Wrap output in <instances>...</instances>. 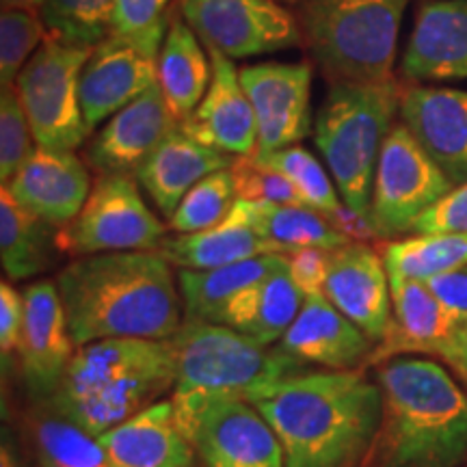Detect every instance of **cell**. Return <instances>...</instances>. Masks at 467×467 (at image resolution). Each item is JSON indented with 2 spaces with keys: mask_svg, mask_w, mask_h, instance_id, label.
Wrapping results in <instances>:
<instances>
[{
  "mask_svg": "<svg viewBox=\"0 0 467 467\" xmlns=\"http://www.w3.org/2000/svg\"><path fill=\"white\" fill-rule=\"evenodd\" d=\"M22 296H25V327L17 348L22 379L33 394L50 399L78 347L69 334L66 307L57 282L39 279L28 284L22 290Z\"/></svg>",
  "mask_w": 467,
  "mask_h": 467,
  "instance_id": "cell-15",
  "label": "cell"
},
{
  "mask_svg": "<svg viewBox=\"0 0 467 467\" xmlns=\"http://www.w3.org/2000/svg\"><path fill=\"white\" fill-rule=\"evenodd\" d=\"M169 342L175 353L171 402L182 433L213 402L244 400L262 385L277 383L312 368L279 344H262L210 320L184 318Z\"/></svg>",
  "mask_w": 467,
  "mask_h": 467,
  "instance_id": "cell-5",
  "label": "cell"
},
{
  "mask_svg": "<svg viewBox=\"0 0 467 467\" xmlns=\"http://www.w3.org/2000/svg\"><path fill=\"white\" fill-rule=\"evenodd\" d=\"M440 361H443L448 368L457 372V377L463 379L467 383V325L459 327L457 334L448 342L446 350L441 353Z\"/></svg>",
  "mask_w": 467,
  "mask_h": 467,
  "instance_id": "cell-46",
  "label": "cell"
},
{
  "mask_svg": "<svg viewBox=\"0 0 467 467\" xmlns=\"http://www.w3.org/2000/svg\"><path fill=\"white\" fill-rule=\"evenodd\" d=\"M5 186L20 206L58 230L78 217L93 184L74 151L37 148Z\"/></svg>",
  "mask_w": 467,
  "mask_h": 467,
  "instance_id": "cell-21",
  "label": "cell"
},
{
  "mask_svg": "<svg viewBox=\"0 0 467 467\" xmlns=\"http://www.w3.org/2000/svg\"><path fill=\"white\" fill-rule=\"evenodd\" d=\"M234 217L254 227L266 241L275 243L285 254L292 249L320 247L340 249L348 244L340 232L318 210L307 206H284V203H254L236 200L232 208Z\"/></svg>",
  "mask_w": 467,
  "mask_h": 467,
  "instance_id": "cell-30",
  "label": "cell"
},
{
  "mask_svg": "<svg viewBox=\"0 0 467 467\" xmlns=\"http://www.w3.org/2000/svg\"><path fill=\"white\" fill-rule=\"evenodd\" d=\"M175 383V353L169 340L107 337L76 348L48 402L58 413L100 437Z\"/></svg>",
  "mask_w": 467,
  "mask_h": 467,
  "instance_id": "cell-4",
  "label": "cell"
},
{
  "mask_svg": "<svg viewBox=\"0 0 467 467\" xmlns=\"http://www.w3.org/2000/svg\"><path fill=\"white\" fill-rule=\"evenodd\" d=\"M381 418L359 467H461L467 461V394L446 366L400 355L375 366Z\"/></svg>",
  "mask_w": 467,
  "mask_h": 467,
  "instance_id": "cell-3",
  "label": "cell"
},
{
  "mask_svg": "<svg viewBox=\"0 0 467 467\" xmlns=\"http://www.w3.org/2000/svg\"><path fill=\"white\" fill-rule=\"evenodd\" d=\"M110 467H195L197 452L175 420L173 402L159 400L98 437Z\"/></svg>",
  "mask_w": 467,
  "mask_h": 467,
  "instance_id": "cell-24",
  "label": "cell"
},
{
  "mask_svg": "<svg viewBox=\"0 0 467 467\" xmlns=\"http://www.w3.org/2000/svg\"><path fill=\"white\" fill-rule=\"evenodd\" d=\"M381 258L389 277L426 284L467 266V234H418L405 241L385 243Z\"/></svg>",
  "mask_w": 467,
  "mask_h": 467,
  "instance_id": "cell-33",
  "label": "cell"
},
{
  "mask_svg": "<svg viewBox=\"0 0 467 467\" xmlns=\"http://www.w3.org/2000/svg\"><path fill=\"white\" fill-rule=\"evenodd\" d=\"M167 238V227L148 206L130 173L100 175L83 210L72 223L57 230V251L83 258L117 251H154Z\"/></svg>",
  "mask_w": 467,
  "mask_h": 467,
  "instance_id": "cell-9",
  "label": "cell"
},
{
  "mask_svg": "<svg viewBox=\"0 0 467 467\" xmlns=\"http://www.w3.org/2000/svg\"><path fill=\"white\" fill-rule=\"evenodd\" d=\"M389 290H392V325L383 340L375 344L366 368L379 366L400 355H424V358L440 359L461 325L437 301L433 290L422 282L389 277Z\"/></svg>",
  "mask_w": 467,
  "mask_h": 467,
  "instance_id": "cell-22",
  "label": "cell"
},
{
  "mask_svg": "<svg viewBox=\"0 0 467 467\" xmlns=\"http://www.w3.org/2000/svg\"><path fill=\"white\" fill-rule=\"evenodd\" d=\"M312 80L309 63H255L241 69L258 124V150L254 156L296 145L312 130Z\"/></svg>",
  "mask_w": 467,
  "mask_h": 467,
  "instance_id": "cell-13",
  "label": "cell"
},
{
  "mask_svg": "<svg viewBox=\"0 0 467 467\" xmlns=\"http://www.w3.org/2000/svg\"><path fill=\"white\" fill-rule=\"evenodd\" d=\"M46 26L39 11L3 9L0 16V83L14 87L17 76L39 46L46 42Z\"/></svg>",
  "mask_w": 467,
  "mask_h": 467,
  "instance_id": "cell-37",
  "label": "cell"
},
{
  "mask_svg": "<svg viewBox=\"0 0 467 467\" xmlns=\"http://www.w3.org/2000/svg\"><path fill=\"white\" fill-rule=\"evenodd\" d=\"M400 124L418 139L454 186L467 180V91L454 87H409Z\"/></svg>",
  "mask_w": 467,
  "mask_h": 467,
  "instance_id": "cell-20",
  "label": "cell"
},
{
  "mask_svg": "<svg viewBox=\"0 0 467 467\" xmlns=\"http://www.w3.org/2000/svg\"><path fill=\"white\" fill-rule=\"evenodd\" d=\"M411 83L467 80V0H426L420 5L400 61Z\"/></svg>",
  "mask_w": 467,
  "mask_h": 467,
  "instance_id": "cell-19",
  "label": "cell"
},
{
  "mask_svg": "<svg viewBox=\"0 0 467 467\" xmlns=\"http://www.w3.org/2000/svg\"><path fill=\"white\" fill-rule=\"evenodd\" d=\"M254 159L285 175L307 208L329 214L342 206L337 200L334 178L327 173L317 156L301 145H290V148L277 150L273 154L260 156V159L254 156Z\"/></svg>",
  "mask_w": 467,
  "mask_h": 467,
  "instance_id": "cell-35",
  "label": "cell"
},
{
  "mask_svg": "<svg viewBox=\"0 0 467 467\" xmlns=\"http://www.w3.org/2000/svg\"><path fill=\"white\" fill-rule=\"evenodd\" d=\"M93 48L46 39L16 80V91L37 148L74 151L87 141L80 74Z\"/></svg>",
  "mask_w": 467,
  "mask_h": 467,
  "instance_id": "cell-8",
  "label": "cell"
},
{
  "mask_svg": "<svg viewBox=\"0 0 467 467\" xmlns=\"http://www.w3.org/2000/svg\"><path fill=\"white\" fill-rule=\"evenodd\" d=\"M325 217L331 225H334V230L340 232L342 236L348 238L350 243H368L379 238L370 217L358 213V210L348 208L347 203H342L340 208L334 210V213L325 214Z\"/></svg>",
  "mask_w": 467,
  "mask_h": 467,
  "instance_id": "cell-45",
  "label": "cell"
},
{
  "mask_svg": "<svg viewBox=\"0 0 467 467\" xmlns=\"http://www.w3.org/2000/svg\"><path fill=\"white\" fill-rule=\"evenodd\" d=\"M213 63V80L192 113L180 128L208 148L230 156H254L258 150V124L249 96L243 89L241 69L223 52L206 48Z\"/></svg>",
  "mask_w": 467,
  "mask_h": 467,
  "instance_id": "cell-16",
  "label": "cell"
},
{
  "mask_svg": "<svg viewBox=\"0 0 467 467\" xmlns=\"http://www.w3.org/2000/svg\"><path fill=\"white\" fill-rule=\"evenodd\" d=\"M279 347L325 370H355L366 368L375 342L348 320L334 303L320 296H306L299 317L285 331Z\"/></svg>",
  "mask_w": 467,
  "mask_h": 467,
  "instance_id": "cell-23",
  "label": "cell"
},
{
  "mask_svg": "<svg viewBox=\"0 0 467 467\" xmlns=\"http://www.w3.org/2000/svg\"><path fill=\"white\" fill-rule=\"evenodd\" d=\"M238 200L230 169L210 173L186 192L184 200L169 219V230L175 234H195L223 223Z\"/></svg>",
  "mask_w": 467,
  "mask_h": 467,
  "instance_id": "cell-36",
  "label": "cell"
},
{
  "mask_svg": "<svg viewBox=\"0 0 467 467\" xmlns=\"http://www.w3.org/2000/svg\"><path fill=\"white\" fill-rule=\"evenodd\" d=\"M213 80V63L182 14H171L159 57V87L167 107L182 124L200 107Z\"/></svg>",
  "mask_w": 467,
  "mask_h": 467,
  "instance_id": "cell-27",
  "label": "cell"
},
{
  "mask_svg": "<svg viewBox=\"0 0 467 467\" xmlns=\"http://www.w3.org/2000/svg\"><path fill=\"white\" fill-rule=\"evenodd\" d=\"M39 17L46 39L96 48L115 33V0H44Z\"/></svg>",
  "mask_w": 467,
  "mask_h": 467,
  "instance_id": "cell-34",
  "label": "cell"
},
{
  "mask_svg": "<svg viewBox=\"0 0 467 467\" xmlns=\"http://www.w3.org/2000/svg\"><path fill=\"white\" fill-rule=\"evenodd\" d=\"M171 0H115V33L151 35L167 33Z\"/></svg>",
  "mask_w": 467,
  "mask_h": 467,
  "instance_id": "cell-40",
  "label": "cell"
},
{
  "mask_svg": "<svg viewBox=\"0 0 467 467\" xmlns=\"http://www.w3.org/2000/svg\"><path fill=\"white\" fill-rule=\"evenodd\" d=\"M399 80L331 83L314 121V143L323 154L342 202L370 214L381 148L400 113Z\"/></svg>",
  "mask_w": 467,
  "mask_h": 467,
  "instance_id": "cell-6",
  "label": "cell"
},
{
  "mask_svg": "<svg viewBox=\"0 0 467 467\" xmlns=\"http://www.w3.org/2000/svg\"><path fill=\"white\" fill-rule=\"evenodd\" d=\"M411 232L416 234H467V180L426 210Z\"/></svg>",
  "mask_w": 467,
  "mask_h": 467,
  "instance_id": "cell-42",
  "label": "cell"
},
{
  "mask_svg": "<svg viewBox=\"0 0 467 467\" xmlns=\"http://www.w3.org/2000/svg\"><path fill=\"white\" fill-rule=\"evenodd\" d=\"M167 33H113L91 50L80 74V102L89 130L159 85V57Z\"/></svg>",
  "mask_w": 467,
  "mask_h": 467,
  "instance_id": "cell-12",
  "label": "cell"
},
{
  "mask_svg": "<svg viewBox=\"0 0 467 467\" xmlns=\"http://www.w3.org/2000/svg\"><path fill=\"white\" fill-rule=\"evenodd\" d=\"M22 327H25V296L7 279H3L0 282V355H3L5 370L20 348Z\"/></svg>",
  "mask_w": 467,
  "mask_h": 467,
  "instance_id": "cell-43",
  "label": "cell"
},
{
  "mask_svg": "<svg viewBox=\"0 0 467 467\" xmlns=\"http://www.w3.org/2000/svg\"><path fill=\"white\" fill-rule=\"evenodd\" d=\"M178 11L206 48L230 58L303 44L299 20L277 0H180Z\"/></svg>",
  "mask_w": 467,
  "mask_h": 467,
  "instance_id": "cell-11",
  "label": "cell"
},
{
  "mask_svg": "<svg viewBox=\"0 0 467 467\" xmlns=\"http://www.w3.org/2000/svg\"><path fill=\"white\" fill-rule=\"evenodd\" d=\"M178 126L161 87L154 85L117 110L91 139L85 151L87 165L100 175L137 171Z\"/></svg>",
  "mask_w": 467,
  "mask_h": 467,
  "instance_id": "cell-18",
  "label": "cell"
},
{
  "mask_svg": "<svg viewBox=\"0 0 467 467\" xmlns=\"http://www.w3.org/2000/svg\"><path fill=\"white\" fill-rule=\"evenodd\" d=\"M232 161L234 156L195 141L178 126L134 171V178L162 217L171 219L192 186L210 173L230 169Z\"/></svg>",
  "mask_w": 467,
  "mask_h": 467,
  "instance_id": "cell-25",
  "label": "cell"
},
{
  "mask_svg": "<svg viewBox=\"0 0 467 467\" xmlns=\"http://www.w3.org/2000/svg\"><path fill=\"white\" fill-rule=\"evenodd\" d=\"M202 467H285L282 441L251 402H213L184 429Z\"/></svg>",
  "mask_w": 467,
  "mask_h": 467,
  "instance_id": "cell-14",
  "label": "cell"
},
{
  "mask_svg": "<svg viewBox=\"0 0 467 467\" xmlns=\"http://www.w3.org/2000/svg\"><path fill=\"white\" fill-rule=\"evenodd\" d=\"M454 189L405 124H396L379 154L370 217L379 238L411 232L416 221Z\"/></svg>",
  "mask_w": 467,
  "mask_h": 467,
  "instance_id": "cell-10",
  "label": "cell"
},
{
  "mask_svg": "<svg viewBox=\"0 0 467 467\" xmlns=\"http://www.w3.org/2000/svg\"><path fill=\"white\" fill-rule=\"evenodd\" d=\"M244 400L275 431L285 467H359L381 418V389L366 368H309Z\"/></svg>",
  "mask_w": 467,
  "mask_h": 467,
  "instance_id": "cell-1",
  "label": "cell"
},
{
  "mask_svg": "<svg viewBox=\"0 0 467 467\" xmlns=\"http://www.w3.org/2000/svg\"><path fill=\"white\" fill-rule=\"evenodd\" d=\"M3 3V9H31L39 11L44 0H0Z\"/></svg>",
  "mask_w": 467,
  "mask_h": 467,
  "instance_id": "cell-47",
  "label": "cell"
},
{
  "mask_svg": "<svg viewBox=\"0 0 467 467\" xmlns=\"http://www.w3.org/2000/svg\"><path fill=\"white\" fill-rule=\"evenodd\" d=\"M277 3H284V0H277ZM285 3H295V0H285Z\"/></svg>",
  "mask_w": 467,
  "mask_h": 467,
  "instance_id": "cell-48",
  "label": "cell"
},
{
  "mask_svg": "<svg viewBox=\"0 0 467 467\" xmlns=\"http://www.w3.org/2000/svg\"><path fill=\"white\" fill-rule=\"evenodd\" d=\"M159 251L178 268L208 271L266 254H285L279 244L266 241L254 227L230 213L223 223L195 234H175L165 238Z\"/></svg>",
  "mask_w": 467,
  "mask_h": 467,
  "instance_id": "cell-28",
  "label": "cell"
},
{
  "mask_svg": "<svg viewBox=\"0 0 467 467\" xmlns=\"http://www.w3.org/2000/svg\"><path fill=\"white\" fill-rule=\"evenodd\" d=\"M173 265L159 249L74 258L57 288L76 347L107 337L169 340L184 323Z\"/></svg>",
  "mask_w": 467,
  "mask_h": 467,
  "instance_id": "cell-2",
  "label": "cell"
},
{
  "mask_svg": "<svg viewBox=\"0 0 467 467\" xmlns=\"http://www.w3.org/2000/svg\"><path fill=\"white\" fill-rule=\"evenodd\" d=\"M461 467H467V461H465V463H463V465H461Z\"/></svg>",
  "mask_w": 467,
  "mask_h": 467,
  "instance_id": "cell-49",
  "label": "cell"
},
{
  "mask_svg": "<svg viewBox=\"0 0 467 467\" xmlns=\"http://www.w3.org/2000/svg\"><path fill=\"white\" fill-rule=\"evenodd\" d=\"M28 441L39 467H110L100 440L50 402L28 418Z\"/></svg>",
  "mask_w": 467,
  "mask_h": 467,
  "instance_id": "cell-32",
  "label": "cell"
},
{
  "mask_svg": "<svg viewBox=\"0 0 467 467\" xmlns=\"http://www.w3.org/2000/svg\"><path fill=\"white\" fill-rule=\"evenodd\" d=\"M303 303L306 295L292 282L288 268L282 266L258 284L238 292L221 309L217 323L255 337L262 344H279L299 317Z\"/></svg>",
  "mask_w": 467,
  "mask_h": 467,
  "instance_id": "cell-26",
  "label": "cell"
},
{
  "mask_svg": "<svg viewBox=\"0 0 467 467\" xmlns=\"http://www.w3.org/2000/svg\"><path fill=\"white\" fill-rule=\"evenodd\" d=\"M35 137L28 117L22 109L16 87H3L0 91V180L3 186L14 180L22 165L31 159Z\"/></svg>",
  "mask_w": 467,
  "mask_h": 467,
  "instance_id": "cell-38",
  "label": "cell"
},
{
  "mask_svg": "<svg viewBox=\"0 0 467 467\" xmlns=\"http://www.w3.org/2000/svg\"><path fill=\"white\" fill-rule=\"evenodd\" d=\"M426 285L461 327L467 325V266L433 277Z\"/></svg>",
  "mask_w": 467,
  "mask_h": 467,
  "instance_id": "cell-44",
  "label": "cell"
},
{
  "mask_svg": "<svg viewBox=\"0 0 467 467\" xmlns=\"http://www.w3.org/2000/svg\"><path fill=\"white\" fill-rule=\"evenodd\" d=\"M230 173L236 186L238 200L254 203H284L306 206L301 195L285 175L262 165L254 156H234Z\"/></svg>",
  "mask_w": 467,
  "mask_h": 467,
  "instance_id": "cell-39",
  "label": "cell"
},
{
  "mask_svg": "<svg viewBox=\"0 0 467 467\" xmlns=\"http://www.w3.org/2000/svg\"><path fill=\"white\" fill-rule=\"evenodd\" d=\"M285 266V254H266L249 258L236 265H227L208 271H191L180 268L178 288L182 295L184 318L210 320L217 323L221 309L230 303L238 292L258 284Z\"/></svg>",
  "mask_w": 467,
  "mask_h": 467,
  "instance_id": "cell-29",
  "label": "cell"
},
{
  "mask_svg": "<svg viewBox=\"0 0 467 467\" xmlns=\"http://www.w3.org/2000/svg\"><path fill=\"white\" fill-rule=\"evenodd\" d=\"M57 249V227L44 223L14 200L7 186L0 191V262L14 282L31 279L50 265Z\"/></svg>",
  "mask_w": 467,
  "mask_h": 467,
  "instance_id": "cell-31",
  "label": "cell"
},
{
  "mask_svg": "<svg viewBox=\"0 0 467 467\" xmlns=\"http://www.w3.org/2000/svg\"><path fill=\"white\" fill-rule=\"evenodd\" d=\"M409 0H301L303 44L331 83L394 78Z\"/></svg>",
  "mask_w": 467,
  "mask_h": 467,
  "instance_id": "cell-7",
  "label": "cell"
},
{
  "mask_svg": "<svg viewBox=\"0 0 467 467\" xmlns=\"http://www.w3.org/2000/svg\"><path fill=\"white\" fill-rule=\"evenodd\" d=\"M325 296L372 342L379 344L392 325V290L381 255L366 243L331 251Z\"/></svg>",
  "mask_w": 467,
  "mask_h": 467,
  "instance_id": "cell-17",
  "label": "cell"
},
{
  "mask_svg": "<svg viewBox=\"0 0 467 467\" xmlns=\"http://www.w3.org/2000/svg\"><path fill=\"white\" fill-rule=\"evenodd\" d=\"M331 251L320 247L292 249L285 254V268L296 288L306 296L325 295L327 275H329Z\"/></svg>",
  "mask_w": 467,
  "mask_h": 467,
  "instance_id": "cell-41",
  "label": "cell"
}]
</instances>
